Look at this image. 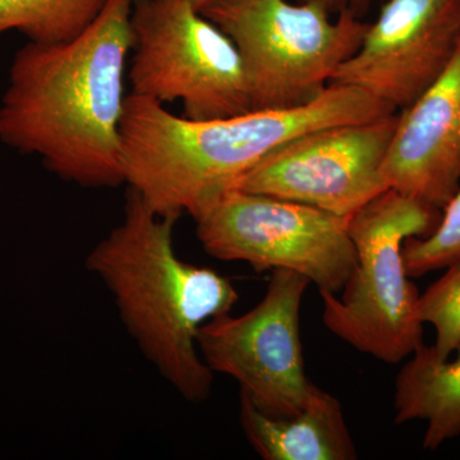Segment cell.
Segmentation results:
<instances>
[{"instance_id": "obj_1", "label": "cell", "mask_w": 460, "mask_h": 460, "mask_svg": "<svg viewBox=\"0 0 460 460\" xmlns=\"http://www.w3.org/2000/svg\"><path fill=\"white\" fill-rule=\"evenodd\" d=\"M135 0H108L77 38L29 41L14 54L0 100V141L40 157L84 189L124 183L119 126Z\"/></svg>"}, {"instance_id": "obj_8", "label": "cell", "mask_w": 460, "mask_h": 460, "mask_svg": "<svg viewBox=\"0 0 460 460\" xmlns=\"http://www.w3.org/2000/svg\"><path fill=\"white\" fill-rule=\"evenodd\" d=\"M310 284L299 272L272 270L265 296L252 310L220 314L199 332V350L208 368L234 378L241 395L270 416L299 413L314 385L305 375L299 330Z\"/></svg>"}, {"instance_id": "obj_14", "label": "cell", "mask_w": 460, "mask_h": 460, "mask_svg": "<svg viewBox=\"0 0 460 460\" xmlns=\"http://www.w3.org/2000/svg\"><path fill=\"white\" fill-rule=\"evenodd\" d=\"M108 0H0V35L16 31L29 41L72 40L93 25Z\"/></svg>"}, {"instance_id": "obj_6", "label": "cell", "mask_w": 460, "mask_h": 460, "mask_svg": "<svg viewBox=\"0 0 460 460\" xmlns=\"http://www.w3.org/2000/svg\"><path fill=\"white\" fill-rule=\"evenodd\" d=\"M131 30V93L181 102L196 120L252 111L237 48L189 0H135Z\"/></svg>"}, {"instance_id": "obj_13", "label": "cell", "mask_w": 460, "mask_h": 460, "mask_svg": "<svg viewBox=\"0 0 460 460\" xmlns=\"http://www.w3.org/2000/svg\"><path fill=\"white\" fill-rule=\"evenodd\" d=\"M456 353L441 359L432 345H420L396 376L395 423L426 420V450L460 435V347Z\"/></svg>"}, {"instance_id": "obj_15", "label": "cell", "mask_w": 460, "mask_h": 460, "mask_svg": "<svg viewBox=\"0 0 460 460\" xmlns=\"http://www.w3.org/2000/svg\"><path fill=\"white\" fill-rule=\"evenodd\" d=\"M447 269L419 299L420 323L434 326L432 347L441 359L449 358L460 347V257Z\"/></svg>"}, {"instance_id": "obj_11", "label": "cell", "mask_w": 460, "mask_h": 460, "mask_svg": "<svg viewBox=\"0 0 460 460\" xmlns=\"http://www.w3.org/2000/svg\"><path fill=\"white\" fill-rule=\"evenodd\" d=\"M381 175L387 189L444 210L460 187V39L443 75L402 109Z\"/></svg>"}, {"instance_id": "obj_18", "label": "cell", "mask_w": 460, "mask_h": 460, "mask_svg": "<svg viewBox=\"0 0 460 460\" xmlns=\"http://www.w3.org/2000/svg\"><path fill=\"white\" fill-rule=\"evenodd\" d=\"M192 7L199 12H204L206 8L210 7L211 4H214L217 0H189Z\"/></svg>"}, {"instance_id": "obj_9", "label": "cell", "mask_w": 460, "mask_h": 460, "mask_svg": "<svg viewBox=\"0 0 460 460\" xmlns=\"http://www.w3.org/2000/svg\"><path fill=\"white\" fill-rule=\"evenodd\" d=\"M398 113L305 133L275 148L232 190L349 217L387 189L381 175Z\"/></svg>"}, {"instance_id": "obj_7", "label": "cell", "mask_w": 460, "mask_h": 460, "mask_svg": "<svg viewBox=\"0 0 460 460\" xmlns=\"http://www.w3.org/2000/svg\"><path fill=\"white\" fill-rule=\"evenodd\" d=\"M195 222L208 255L256 272H299L320 293L341 292L357 263L348 217L313 206L229 190Z\"/></svg>"}, {"instance_id": "obj_2", "label": "cell", "mask_w": 460, "mask_h": 460, "mask_svg": "<svg viewBox=\"0 0 460 460\" xmlns=\"http://www.w3.org/2000/svg\"><path fill=\"white\" fill-rule=\"evenodd\" d=\"M396 109L352 86L329 84L302 107L196 120L129 93L120 119L124 183L160 217L193 219L275 148L305 133L371 122Z\"/></svg>"}, {"instance_id": "obj_4", "label": "cell", "mask_w": 460, "mask_h": 460, "mask_svg": "<svg viewBox=\"0 0 460 460\" xmlns=\"http://www.w3.org/2000/svg\"><path fill=\"white\" fill-rule=\"evenodd\" d=\"M438 222V210L390 189L350 215L348 233L357 263L341 296L320 293L323 325L354 349L389 365L411 357L423 344V323L402 244L429 234Z\"/></svg>"}, {"instance_id": "obj_10", "label": "cell", "mask_w": 460, "mask_h": 460, "mask_svg": "<svg viewBox=\"0 0 460 460\" xmlns=\"http://www.w3.org/2000/svg\"><path fill=\"white\" fill-rule=\"evenodd\" d=\"M460 39V0H387L330 84L410 107L443 75Z\"/></svg>"}, {"instance_id": "obj_3", "label": "cell", "mask_w": 460, "mask_h": 460, "mask_svg": "<svg viewBox=\"0 0 460 460\" xmlns=\"http://www.w3.org/2000/svg\"><path fill=\"white\" fill-rule=\"evenodd\" d=\"M177 220L160 217L129 189L122 222L84 263L113 296L124 328L157 374L187 402H202L214 372L199 353V329L229 314L239 296L228 278L178 256Z\"/></svg>"}, {"instance_id": "obj_5", "label": "cell", "mask_w": 460, "mask_h": 460, "mask_svg": "<svg viewBox=\"0 0 460 460\" xmlns=\"http://www.w3.org/2000/svg\"><path fill=\"white\" fill-rule=\"evenodd\" d=\"M202 14L237 48L252 111L313 102L358 50L368 26L349 12L334 21L317 3L288 0H217Z\"/></svg>"}, {"instance_id": "obj_12", "label": "cell", "mask_w": 460, "mask_h": 460, "mask_svg": "<svg viewBox=\"0 0 460 460\" xmlns=\"http://www.w3.org/2000/svg\"><path fill=\"white\" fill-rule=\"evenodd\" d=\"M239 420L253 450L265 460H354L356 445L334 395L314 385L304 410L274 417L239 395Z\"/></svg>"}, {"instance_id": "obj_17", "label": "cell", "mask_w": 460, "mask_h": 460, "mask_svg": "<svg viewBox=\"0 0 460 460\" xmlns=\"http://www.w3.org/2000/svg\"><path fill=\"white\" fill-rule=\"evenodd\" d=\"M296 3H317L328 9L330 13H349L361 17L366 9L370 7L371 0H296Z\"/></svg>"}, {"instance_id": "obj_16", "label": "cell", "mask_w": 460, "mask_h": 460, "mask_svg": "<svg viewBox=\"0 0 460 460\" xmlns=\"http://www.w3.org/2000/svg\"><path fill=\"white\" fill-rule=\"evenodd\" d=\"M460 257V187L444 208L438 226L425 237L402 244V260L411 278L447 268Z\"/></svg>"}]
</instances>
